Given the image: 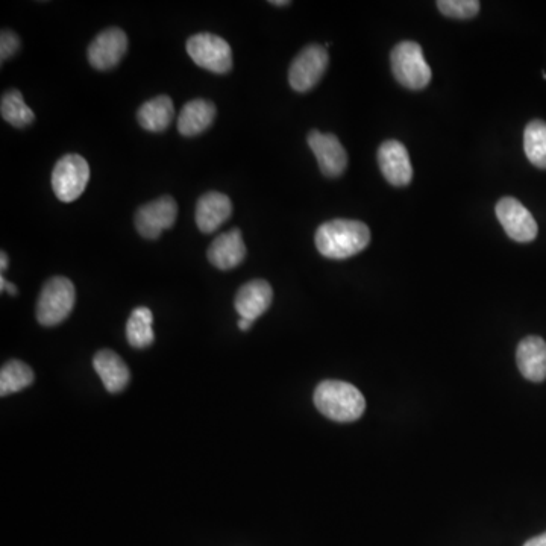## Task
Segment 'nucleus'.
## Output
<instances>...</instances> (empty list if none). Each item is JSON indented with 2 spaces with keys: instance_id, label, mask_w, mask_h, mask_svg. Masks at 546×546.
I'll return each instance as SVG.
<instances>
[{
  "instance_id": "1",
  "label": "nucleus",
  "mask_w": 546,
  "mask_h": 546,
  "mask_svg": "<svg viewBox=\"0 0 546 546\" xmlns=\"http://www.w3.org/2000/svg\"><path fill=\"white\" fill-rule=\"evenodd\" d=\"M317 251L331 260H345L368 248L371 231L358 220L336 219L322 223L314 237Z\"/></svg>"
},
{
  "instance_id": "2",
  "label": "nucleus",
  "mask_w": 546,
  "mask_h": 546,
  "mask_svg": "<svg viewBox=\"0 0 546 546\" xmlns=\"http://www.w3.org/2000/svg\"><path fill=\"white\" fill-rule=\"evenodd\" d=\"M313 399L317 410L331 421H358L366 410L363 393L345 381H322L314 390Z\"/></svg>"
},
{
  "instance_id": "3",
  "label": "nucleus",
  "mask_w": 546,
  "mask_h": 546,
  "mask_svg": "<svg viewBox=\"0 0 546 546\" xmlns=\"http://www.w3.org/2000/svg\"><path fill=\"white\" fill-rule=\"evenodd\" d=\"M76 292L72 281L54 277L44 284L37 302V319L43 327H55L66 321L75 307Z\"/></svg>"
},
{
  "instance_id": "4",
  "label": "nucleus",
  "mask_w": 546,
  "mask_h": 546,
  "mask_svg": "<svg viewBox=\"0 0 546 546\" xmlns=\"http://www.w3.org/2000/svg\"><path fill=\"white\" fill-rule=\"evenodd\" d=\"M392 72L396 81L410 90H422L431 81V69L424 58V51L415 41L396 44L390 55Z\"/></svg>"
},
{
  "instance_id": "5",
  "label": "nucleus",
  "mask_w": 546,
  "mask_h": 546,
  "mask_svg": "<svg viewBox=\"0 0 546 546\" xmlns=\"http://www.w3.org/2000/svg\"><path fill=\"white\" fill-rule=\"evenodd\" d=\"M190 58L202 69L213 73L230 72L233 69V51L228 41L210 32H201L187 40Z\"/></svg>"
},
{
  "instance_id": "6",
  "label": "nucleus",
  "mask_w": 546,
  "mask_h": 546,
  "mask_svg": "<svg viewBox=\"0 0 546 546\" xmlns=\"http://www.w3.org/2000/svg\"><path fill=\"white\" fill-rule=\"evenodd\" d=\"M90 179V167L84 157L67 154L55 164L52 189L61 202H73L84 193Z\"/></svg>"
},
{
  "instance_id": "7",
  "label": "nucleus",
  "mask_w": 546,
  "mask_h": 546,
  "mask_svg": "<svg viewBox=\"0 0 546 546\" xmlns=\"http://www.w3.org/2000/svg\"><path fill=\"white\" fill-rule=\"evenodd\" d=\"M328 61L330 57L325 46L308 44L290 64V87L298 93H307L316 87L327 72Z\"/></svg>"
},
{
  "instance_id": "8",
  "label": "nucleus",
  "mask_w": 546,
  "mask_h": 546,
  "mask_svg": "<svg viewBox=\"0 0 546 546\" xmlns=\"http://www.w3.org/2000/svg\"><path fill=\"white\" fill-rule=\"evenodd\" d=\"M176 217H178V205L175 199L170 196H161L137 210L135 228L145 239L157 240L163 231L175 225Z\"/></svg>"
},
{
  "instance_id": "9",
  "label": "nucleus",
  "mask_w": 546,
  "mask_h": 546,
  "mask_svg": "<svg viewBox=\"0 0 546 546\" xmlns=\"http://www.w3.org/2000/svg\"><path fill=\"white\" fill-rule=\"evenodd\" d=\"M496 217L510 239L519 243L533 242L537 236V223L533 214L515 198H503L496 204Z\"/></svg>"
},
{
  "instance_id": "10",
  "label": "nucleus",
  "mask_w": 546,
  "mask_h": 546,
  "mask_svg": "<svg viewBox=\"0 0 546 546\" xmlns=\"http://www.w3.org/2000/svg\"><path fill=\"white\" fill-rule=\"evenodd\" d=\"M308 146L313 151L319 169L327 178H339L348 167V154L336 135L313 131L308 134Z\"/></svg>"
},
{
  "instance_id": "11",
  "label": "nucleus",
  "mask_w": 546,
  "mask_h": 546,
  "mask_svg": "<svg viewBox=\"0 0 546 546\" xmlns=\"http://www.w3.org/2000/svg\"><path fill=\"white\" fill-rule=\"evenodd\" d=\"M128 51V37L120 28H110L96 35L88 46V63L96 70H110L119 66Z\"/></svg>"
},
{
  "instance_id": "12",
  "label": "nucleus",
  "mask_w": 546,
  "mask_h": 546,
  "mask_svg": "<svg viewBox=\"0 0 546 546\" xmlns=\"http://www.w3.org/2000/svg\"><path fill=\"white\" fill-rule=\"evenodd\" d=\"M378 166L389 184L405 187L412 182L413 167L407 148L398 140H387L378 149Z\"/></svg>"
},
{
  "instance_id": "13",
  "label": "nucleus",
  "mask_w": 546,
  "mask_h": 546,
  "mask_svg": "<svg viewBox=\"0 0 546 546\" xmlns=\"http://www.w3.org/2000/svg\"><path fill=\"white\" fill-rule=\"evenodd\" d=\"M272 301L273 290L270 284L264 280H254L240 287L234 299V307L242 319L254 322L269 310Z\"/></svg>"
},
{
  "instance_id": "14",
  "label": "nucleus",
  "mask_w": 546,
  "mask_h": 546,
  "mask_svg": "<svg viewBox=\"0 0 546 546\" xmlns=\"http://www.w3.org/2000/svg\"><path fill=\"white\" fill-rule=\"evenodd\" d=\"M233 214V204L228 196L220 192H208L196 205V225L204 234L219 230Z\"/></svg>"
},
{
  "instance_id": "15",
  "label": "nucleus",
  "mask_w": 546,
  "mask_h": 546,
  "mask_svg": "<svg viewBox=\"0 0 546 546\" xmlns=\"http://www.w3.org/2000/svg\"><path fill=\"white\" fill-rule=\"evenodd\" d=\"M246 257V245L239 228L220 234L208 248V260L220 270H231L240 266Z\"/></svg>"
},
{
  "instance_id": "16",
  "label": "nucleus",
  "mask_w": 546,
  "mask_h": 546,
  "mask_svg": "<svg viewBox=\"0 0 546 546\" xmlns=\"http://www.w3.org/2000/svg\"><path fill=\"white\" fill-rule=\"evenodd\" d=\"M516 363L525 380L542 383L546 380V342L542 337L528 336L519 343Z\"/></svg>"
},
{
  "instance_id": "17",
  "label": "nucleus",
  "mask_w": 546,
  "mask_h": 546,
  "mask_svg": "<svg viewBox=\"0 0 546 546\" xmlns=\"http://www.w3.org/2000/svg\"><path fill=\"white\" fill-rule=\"evenodd\" d=\"M93 366L101 377L105 389L110 393L122 392L131 380V374H129L125 361L110 349L99 351L93 358Z\"/></svg>"
},
{
  "instance_id": "18",
  "label": "nucleus",
  "mask_w": 546,
  "mask_h": 546,
  "mask_svg": "<svg viewBox=\"0 0 546 546\" xmlns=\"http://www.w3.org/2000/svg\"><path fill=\"white\" fill-rule=\"evenodd\" d=\"M216 119L213 102L195 99L182 107L178 117V131L184 137H195L207 131Z\"/></svg>"
},
{
  "instance_id": "19",
  "label": "nucleus",
  "mask_w": 546,
  "mask_h": 546,
  "mask_svg": "<svg viewBox=\"0 0 546 546\" xmlns=\"http://www.w3.org/2000/svg\"><path fill=\"white\" fill-rule=\"evenodd\" d=\"M175 117V107L169 96H157L145 102L137 113L140 126L146 131L163 132L169 128Z\"/></svg>"
},
{
  "instance_id": "20",
  "label": "nucleus",
  "mask_w": 546,
  "mask_h": 546,
  "mask_svg": "<svg viewBox=\"0 0 546 546\" xmlns=\"http://www.w3.org/2000/svg\"><path fill=\"white\" fill-rule=\"evenodd\" d=\"M154 314L148 307H137L126 322V339L135 349H145L155 340Z\"/></svg>"
},
{
  "instance_id": "21",
  "label": "nucleus",
  "mask_w": 546,
  "mask_h": 546,
  "mask_svg": "<svg viewBox=\"0 0 546 546\" xmlns=\"http://www.w3.org/2000/svg\"><path fill=\"white\" fill-rule=\"evenodd\" d=\"M34 383V372L28 364L11 360L0 371V396L13 395Z\"/></svg>"
},
{
  "instance_id": "22",
  "label": "nucleus",
  "mask_w": 546,
  "mask_h": 546,
  "mask_svg": "<svg viewBox=\"0 0 546 546\" xmlns=\"http://www.w3.org/2000/svg\"><path fill=\"white\" fill-rule=\"evenodd\" d=\"M0 113L5 122L10 123L14 128H26L35 120L34 111L26 105L19 90L5 91L0 102Z\"/></svg>"
},
{
  "instance_id": "23",
  "label": "nucleus",
  "mask_w": 546,
  "mask_h": 546,
  "mask_svg": "<svg viewBox=\"0 0 546 546\" xmlns=\"http://www.w3.org/2000/svg\"><path fill=\"white\" fill-rule=\"evenodd\" d=\"M524 149L528 161L539 169H546V122L533 120L524 132Z\"/></svg>"
},
{
  "instance_id": "24",
  "label": "nucleus",
  "mask_w": 546,
  "mask_h": 546,
  "mask_svg": "<svg viewBox=\"0 0 546 546\" xmlns=\"http://www.w3.org/2000/svg\"><path fill=\"white\" fill-rule=\"evenodd\" d=\"M478 0H439L437 8L449 19L468 20L480 13Z\"/></svg>"
},
{
  "instance_id": "25",
  "label": "nucleus",
  "mask_w": 546,
  "mask_h": 546,
  "mask_svg": "<svg viewBox=\"0 0 546 546\" xmlns=\"http://www.w3.org/2000/svg\"><path fill=\"white\" fill-rule=\"evenodd\" d=\"M19 49L20 38L10 29H4L0 34V61L5 63V61L10 60L19 52Z\"/></svg>"
},
{
  "instance_id": "26",
  "label": "nucleus",
  "mask_w": 546,
  "mask_h": 546,
  "mask_svg": "<svg viewBox=\"0 0 546 546\" xmlns=\"http://www.w3.org/2000/svg\"><path fill=\"white\" fill-rule=\"evenodd\" d=\"M0 289H2V292L10 293L11 296H16L19 293V290H17V287L13 283L5 280L4 275L0 277Z\"/></svg>"
},
{
  "instance_id": "27",
  "label": "nucleus",
  "mask_w": 546,
  "mask_h": 546,
  "mask_svg": "<svg viewBox=\"0 0 546 546\" xmlns=\"http://www.w3.org/2000/svg\"><path fill=\"white\" fill-rule=\"evenodd\" d=\"M524 546H546V533L533 537V539L528 540Z\"/></svg>"
},
{
  "instance_id": "28",
  "label": "nucleus",
  "mask_w": 546,
  "mask_h": 546,
  "mask_svg": "<svg viewBox=\"0 0 546 546\" xmlns=\"http://www.w3.org/2000/svg\"><path fill=\"white\" fill-rule=\"evenodd\" d=\"M8 255L7 252H2L0 254V267H2V272H5V270L8 269Z\"/></svg>"
},
{
  "instance_id": "29",
  "label": "nucleus",
  "mask_w": 546,
  "mask_h": 546,
  "mask_svg": "<svg viewBox=\"0 0 546 546\" xmlns=\"http://www.w3.org/2000/svg\"><path fill=\"white\" fill-rule=\"evenodd\" d=\"M252 324H254V322L248 321V319H242V317H240V321H239L240 330L242 331L249 330V328L252 327Z\"/></svg>"
},
{
  "instance_id": "30",
  "label": "nucleus",
  "mask_w": 546,
  "mask_h": 546,
  "mask_svg": "<svg viewBox=\"0 0 546 546\" xmlns=\"http://www.w3.org/2000/svg\"><path fill=\"white\" fill-rule=\"evenodd\" d=\"M270 5H273V7H287V5H290V2H287V0H272Z\"/></svg>"
}]
</instances>
